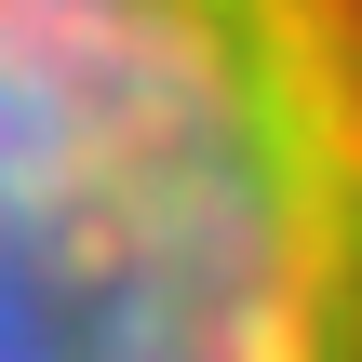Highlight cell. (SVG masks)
I'll return each mask as SVG.
<instances>
[{"instance_id":"obj_1","label":"cell","mask_w":362,"mask_h":362,"mask_svg":"<svg viewBox=\"0 0 362 362\" xmlns=\"http://www.w3.org/2000/svg\"><path fill=\"white\" fill-rule=\"evenodd\" d=\"M0 362H362V0H0Z\"/></svg>"}]
</instances>
